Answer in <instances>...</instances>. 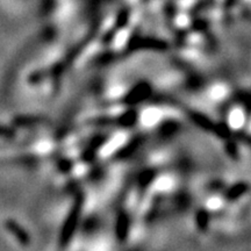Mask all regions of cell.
<instances>
[{
    "label": "cell",
    "mask_w": 251,
    "mask_h": 251,
    "mask_svg": "<svg viewBox=\"0 0 251 251\" xmlns=\"http://www.w3.org/2000/svg\"><path fill=\"white\" fill-rule=\"evenodd\" d=\"M159 118H161V112L158 111V109H155V108H150V109H147V111H144V113L142 114V117H141V120H142V124L144 126H153L155 124H157L159 120Z\"/></svg>",
    "instance_id": "6da1fadb"
},
{
    "label": "cell",
    "mask_w": 251,
    "mask_h": 251,
    "mask_svg": "<svg viewBox=\"0 0 251 251\" xmlns=\"http://www.w3.org/2000/svg\"><path fill=\"white\" fill-rule=\"evenodd\" d=\"M225 93H226L225 87H222V86H215L214 89H213L212 96H213V98L220 99V98H222V97L225 96Z\"/></svg>",
    "instance_id": "5b68a950"
},
{
    "label": "cell",
    "mask_w": 251,
    "mask_h": 251,
    "mask_svg": "<svg viewBox=\"0 0 251 251\" xmlns=\"http://www.w3.org/2000/svg\"><path fill=\"white\" fill-rule=\"evenodd\" d=\"M208 206L211 207V208H218V207H220V200L219 199H212L211 201L208 202Z\"/></svg>",
    "instance_id": "8992f818"
},
{
    "label": "cell",
    "mask_w": 251,
    "mask_h": 251,
    "mask_svg": "<svg viewBox=\"0 0 251 251\" xmlns=\"http://www.w3.org/2000/svg\"><path fill=\"white\" fill-rule=\"evenodd\" d=\"M157 185H158L159 190H166V188H170L172 186V180L170 178H161L157 181Z\"/></svg>",
    "instance_id": "277c9868"
},
{
    "label": "cell",
    "mask_w": 251,
    "mask_h": 251,
    "mask_svg": "<svg viewBox=\"0 0 251 251\" xmlns=\"http://www.w3.org/2000/svg\"><path fill=\"white\" fill-rule=\"evenodd\" d=\"M244 122V114L240 109H235L229 115V124L234 128H241Z\"/></svg>",
    "instance_id": "7a4b0ae2"
},
{
    "label": "cell",
    "mask_w": 251,
    "mask_h": 251,
    "mask_svg": "<svg viewBox=\"0 0 251 251\" xmlns=\"http://www.w3.org/2000/svg\"><path fill=\"white\" fill-rule=\"evenodd\" d=\"M124 141H125V137L122 136V135H118L117 137H114V139H113L111 142H109L107 146L105 147V153H109V152L114 151L115 149L119 148V147L124 143Z\"/></svg>",
    "instance_id": "3957f363"
}]
</instances>
